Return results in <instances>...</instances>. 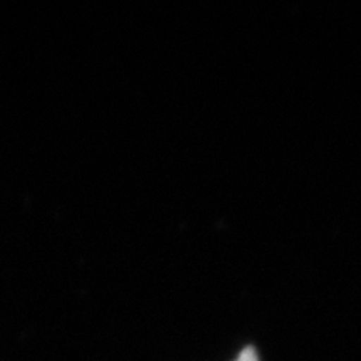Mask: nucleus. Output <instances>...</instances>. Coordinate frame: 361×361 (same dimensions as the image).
I'll use <instances>...</instances> for the list:
<instances>
[{"instance_id":"nucleus-1","label":"nucleus","mask_w":361,"mask_h":361,"mask_svg":"<svg viewBox=\"0 0 361 361\" xmlns=\"http://www.w3.org/2000/svg\"><path fill=\"white\" fill-rule=\"evenodd\" d=\"M236 361H259V360H258V353H256V350L252 348V346H247V348H245L241 353H239Z\"/></svg>"}]
</instances>
